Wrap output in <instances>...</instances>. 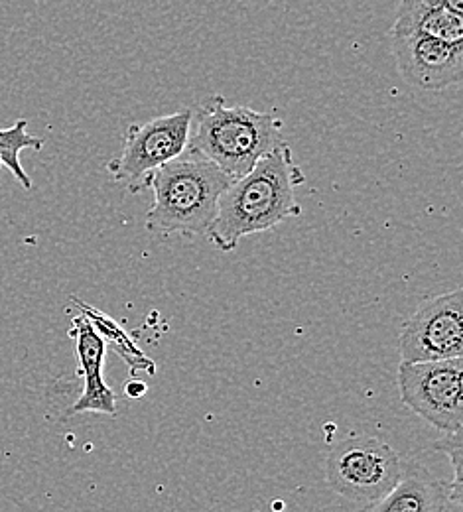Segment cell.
Masks as SVG:
<instances>
[{
    "label": "cell",
    "instance_id": "6",
    "mask_svg": "<svg viewBox=\"0 0 463 512\" xmlns=\"http://www.w3.org/2000/svg\"><path fill=\"white\" fill-rule=\"evenodd\" d=\"M463 359L402 361L398 367L400 400L436 430H463Z\"/></svg>",
    "mask_w": 463,
    "mask_h": 512
},
{
    "label": "cell",
    "instance_id": "5",
    "mask_svg": "<svg viewBox=\"0 0 463 512\" xmlns=\"http://www.w3.org/2000/svg\"><path fill=\"white\" fill-rule=\"evenodd\" d=\"M190 132L192 109L156 117L142 125H131L127 128L121 154L107 166L113 182L125 186L131 193L148 190V176L186 152Z\"/></svg>",
    "mask_w": 463,
    "mask_h": 512
},
{
    "label": "cell",
    "instance_id": "9",
    "mask_svg": "<svg viewBox=\"0 0 463 512\" xmlns=\"http://www.w3.org/2000/svg\"><path fill=\"white\" fill-rule=\"evenodd\" d=\"M69 335L75 339L79 375L85 381L83 394L73 404L71 414L95 412V414H105L115 418L117 398H115V392L103 379V365H105V351H107L105 339L99 335V331L85 316L73 318Z\"/></svg>",
    "mask_w": 463,
    "mask_h": 512
},
{
    "label": "cell",
    "instance_id": "4",
    "mask_svg": "<svg viewBox=\"0 0 463 512\" xmlns=\"http://www.w3.org/2000/svg\"><path fill=\"white\" fill-rule=\"evenodd\" d=\"M402 459L389 444L371 436H353L331 449L326 477L331 489L371 511L398 483Z\"/></svg>",
    "mask_w": 463,
    "mask_h": 512
},
{
    "label": "cell",
    "instance_id": "8",
    "mask_svg": "<svg viewBox=\"0 0 463 512\" xmlns=\"http://www.w3.org/2000/svg\"><path fill=\"white\" fill-rule=\"evenodd\" d=\"M402 79L420 91H442L463 79V42L454 44L418 32H391Z\"/></svg>",
    "mask_w": 463,
    "mask_h": 512
},
{
    "label": "cell",
    "instance_id": "12",
    "mask_svg": "<svg viewBox=\"0 0 463 512\" xmlns=\"http://www.w3.org/2000/svg\"><path fill=\"white\" fill-rule=\"evenodd\" d=\"M71 304H75L79 308V312L93 323V327L99 331V335L105 339V343H109L117 351V355L129 365V369L133 373H138V371L148 373V375L156 373L154 361L148 359L140 351V347L134 343L131 335L117 321L111 320L103 312L95 310L93 306H89V304H85V302H81L77 298H71Z\"/></svg>",
    "mask_w": 463,
    "mask_h": 512
},
{
    "label": "cell",
    "instance_id": "3",
    "mask_svg": "<svg viewBox=\"0 0 463 512\" xmlns=\"http://www.w3.org/2000/svg\"><path fill=\"white\" fill-rule=\"evenodd\" d=\"M286 144L282 121L272 113H259L245 105H227L221 95H209L192 111L188 150L217 164L231 180Z\"/></svg>",
    "mask_w": 463,
    "mask_h": 512
},
{
    "label": "cell",
    "instance_id": "14",
    "mask_svg": "<svg viewBox=\"0 0 463 512\" xmlns=\"http://www.w3.org/2000/svg\"><path fill=\"white\" fill-rule=\"evenodd\" d=\"M462 434L463 430L450 432V434H446L442 440H438V442L434 444V448L438 449V451H444V453L450 457V461H452V467H454V481L450 483V487H452V497H454V501H456L460 507H463Z\"/></svg>",
    "mask_w": 463,
    "mask_h": 512
},
{
    "label": "cell",
    "instance_id": "16",
    "mask_svg": "<svg viewBox=\"0 0 463 512\" xmlns=\"http://www.w3.org/2000/svg\"><path fill=\"white\" fill-rule=\"evenodd\" d=\"M0 168H2V158H0Z\"/></svg>",
    "mask_w": 463,
    "mask_h": 512
},
{
    "label": "cell",
    "instance_id": "13",
    "mask_svg": "<svg viewBox=\"0 0 463 512\" xmlns=\"http://www.w3.org/2000/svg\"><path fill=\"white\" fill-rule=\"evenodd\" d=\"M42 146H44V140L28 132L26 121H18L16 125H12L10 128H0L2 166L10 170V174L16 178V182L24 190L32 188V180L20 164V152L22 150H36L38 152V150H42Z\"/></svg>",
    "mask_w": 463,
    "mask_h": 512
},
{
    "label": "cell",
    "instance_id": "10",
    "mask_svg": "<svg viewBox=\"0 0 463 512\" xmlns=\"http://www.w3.org/2000/svg\"><path fill=\"white\" fill-rule=\"evenodd\" d=\"M450 483L434 477L418 461H402L395 489L377 503V512H460Z\"/></svg>",
    "mask_w": 463,
    "mask_h": 512
},
{
    "label": "cell",
    "instance_id": "15",
    "mask_svg": "<svg viewBox=\"0 0 463 512\" xmlns=\"http://www.w3.org/2000/svg\"><path fill=\"white\" fill-rule=\"evenodd\" d=\"M146 390H148V386L142 383V381H136V379L125 384V394H127L129 398H133V400L142 398V396L146 394Z\"/></svg>",
    "mask_w": 463,
    "mask_h": 512
},
{
    "label": "cell",
    "instance_id": "2",
    "mask_svg": "<svg viewBox=\"0 0 463 512\" xmlns=\"http://www.w3.org/2000/svg\"><path fill=\"white\" fill-rule=\"evenodd\" d=\"M231 178L211 160L188 150L148 176L154 203L146 215V229L156 235L196 239L207 233L217 215L219 195Z\"/></svg>",
    "mask_w": 463,
    "mask_h": 512
},
{
    "label": "cell",
    "instance_id": "7",
    "mask_svg": "<svg viewBox=\"0 0 463 512\" xmlns=\"http://www.w3.org/2000/svg\"><path fill=\"white\" fill-rule=\"evenodd\" d=\"M398 351L400 359L408 363L462 357V288L422 302L402 325Z\"/></svg>",
    "mask_w": 463,
    "mask_h": 512
},
{
    "label": "cell",
    "instance_id": "11",
    "mask_svg": "<svg viewBox=\"0 0 463 512\" xmlns=\"http://www.w3.org/2000/svg\"><path fill=\"white\" fill-rule=\"evenodd\" d=\"M393 32H418L462 44L463 14L448 6H436L422 0H400Z\"/></svg>",
    "mask_w": 463,
    "mask_h": 512
},
{
    "label": "cell",
    "instance_id": "1",
    "mask_svg": "<svg viewBox=\"0 0 463 512\" xmlns=\"http://www.w3.org/2000/svg\"><path fill=\"white\" fill-rule=\"evenodd\" d=\"M306 182L288 144L263 156L251 172L231 180L219 195L217 215L207 229L211 245L223 253L239 247L241 239L265 233L286 219L298 217L302 205L296 188Z\"/></svg>",
    "mask_w": 463,
    "mask_h": 512
}]
</instances>
